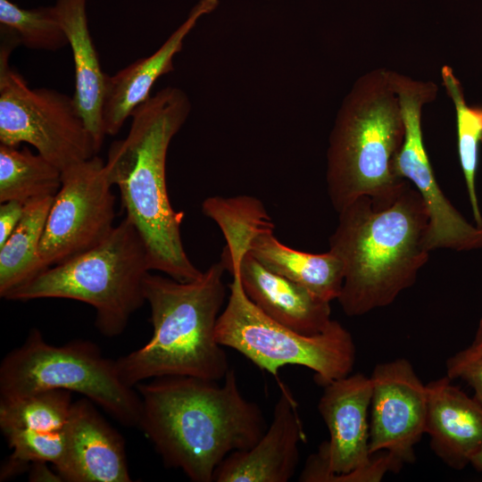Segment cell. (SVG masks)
I'll use <instances>...</instances> for the list:
<instances>
[{"mask_svg": "<svg viewBox=\"0 0 482 482\" xmlns=\"http://www.w3.org/2000/svg\"><path fill=\"white\" fill-rule=\"evenodd\" d=\"M135 388L141 403L138 428L163 463L193 482H212L229 453L252 447L266 430L261 409L244 397L232 369L221 385L168 376Z\"/></svg>", "mask_w": 482, "mask_h": 482, "instance_id": "6da1fadb", "label": "cell"}, {"mask_svg": "<svg viewBox=\"0 0 482 482\" xmlns=\"http://www.w3.org/2000/svg\"><path fill=\"white\" fill-rule=\"evenodd\" d=\"M190 112L182 89L159 90L134 110L127 136L111 144L104 162L110 183L120 190L125 217L145 243L152 270L180 282L203 272L185 251L180 233L184 212L172 208L166 185L169 145Z\"/></svg>", "mask_w": 482, "mask_h": 482, "instance_id": "7a4b0ae2", "label": "cell"}, {"mask_svg": "<svg viewBox=\"0 0 482 482\" xmlns=\"http://www.w3.org/2000/svg\"><path fill=\"white\" fill-rule=\"evenodd\" d=\"M338 213L329 252L344 266L337 301L347 316L391 304L416 281L429 256V217L408 183L386 200L361 196Z\"/></svg>", "mask_w": 482, "mask_h": 482, "instance_id": "3957f363", "label": "cell"}, {"mask_svg": "<svg viewBox=\"0 0 482 482\" xmlns=\"http://www.w3.org/2000/svg\"><path fill=\"white\" fill-rule=\"evenodd\" d=\"M225 270L220 261L187 282L148 273L145 298L153 334L143 346L116 360L124 383L135 387L146 379L168 376L214 381L225 378L228 357L215 339L226 296Z\"/></svg>", "mask_w": 482, "mask_h": 482, "instance_id": "277c9868", "label": "cell"}, {"mask_svg": "<svg viewBox=\"0 0 482 482\" xmlns=\"http://www.w3.org/2000/svg\"><path fill=\"white\" fill-rule=\"evenodd\" d=\"M403 137L390 71L361 76L341 104L327 151V190L337 212L361 196L391 199L409 183L394 168Z\"/></svg>", "mask_w": 482, "mask_h": 482, "instance_id": "5b68a950", "label": "cell"}, {"mask_svg": "<svg viewBox=\"0 0 482 482\" xmlns=\"http://www.w3.org/2000/svg\"><path fill=\"white\" fill-rule=\"evenodd\" d=\"M151 270L145 243L125 217L101 243L45 270L4 299L85 303L95 310L96 329L104 337H115L145 303V280Z\"/></svg>", "mask_w": 482, "mask_h": 482, "instance_id": "8992f818", "label": "cell"}, {"mask_svg": "<svg viewBox=\"0 0 482 482\" xmlns=\"http://www.w3.org/2000/svg\"><path fill=\"white\" fill-rule=\"evenodd\" d=\"M55 389L83 395L123 426H139L140 397L120 378L116 360L91 341L53 345L32 328L1 362L0 398Z\"/></svg>", "mask_w": 482, "mask_h": 482, "instance_id": "52a82bcc", "label": "cell"}, {"mask_svg": "<svg viewBox=\"0 0 482 482\" xmlns=\"http://www.w3.org/2000/svg\"><path fill=\"white\" fill-rule=\"evenodd\" d=\"M225 309L220 312L215 339L232 348L259 369L277 375L281 367L297 365L314 372L315 380L325 386L352 372L356 357L350 332L332 320L315 335L301 334L262 312L245 295L234 269Z\"/></svg>", "mask_w": 482, "mask_h": 482, "instance_id": "ba28073f", "label": "cell"}, {"mask_svg": "<svg viewBox=\"0 0 482 482\" xmlns=\"http://www.w3.org/2000/svg\"><path fill=\"white\" fill-rule=\"evenodd\" d=\"M17 38L1 31L0 143L32 145L62 171L96 155L95 139L72 96L47 87L30 88L10 64Z\"/></svg>", "mask_w": 482, "mask_h": 482, "instance_id": "9c48e42d", "label": "cell"}, {"mask_svg": "<svg viewBox=\"0 0 482 482\" xmlns=\"http://www.w3.org/2000/svg\"><path fill=\"white\" fill-rule=\"evenodd\" d=\"M370 377L348 375L324 386L319 412L329 433L310 455L300 474L302 482H378L402 464L390 453H370Z\"/></svg>", "mask_w": 482, "mask_h": 482, "instance_id": "30bf717a", "label": "cell"}, {"mask_svg": "<svg viewBox=\"0 0 482 482\" xmlns=\"http://www.w3.org/2000/svg\"><path fill=\"white\" fill-rule=\"evenodd\" d=\"M393 88L404 123L403 145L395 160V173L420 195L429 217L428 247L457 252L482 249V226L470 224L440 188L428 153L421 128L422 108L436 99L437 86L399 74Z\"/></svg>", "mask_w": 482, "mask_h": 482, "instance_id": "8fae6325", "label": "cell"}, {"mask_svg": "<svg viewBox=\"0 0 482 482\" xmlns=\"http://www.w3.org/2000/svg\"><path fill=\"white\" fill-rule=\"evenodd\" d=\"M104 162L97 155L62 171L40 242L46 269L104 240L115 227V195Z\"/></svg>", "mask_w": 482, "mask_h": 482, "instance_id": "7c38bea8", "label": "cell"}, {"mask_svg": "<svg viewBox=\"0 0 482 482\" xmlns=\"http://www.w3.org/2000/svg\"><path fill=\"white\" fill-rule=\"evenodd\" d=\"M370 379V453L414 462L415 446L426 434L427 386L405 358L377 364Z\"/></svg>", "mask_w": 482, "mask_h": 482, "instance_id": "4fadbf2b", "label": "cell"}, {"mask_svg": "<svg viewBox=\"0 0 482 482\" xmlns=\"http://www.w3.org/2000/svg\"><path fill=\"white\" fill-rule=\"evenodd\" d=\"M304 437L296 402L281 386L269 428L252 447L229 453L216 469L213 481L287 482L295 473Z\"/></svg>", "mask_w": 482, "mask_h": 482, "instance_id": "5bb4252c", "label": "cell"}, {"mask_svg": "<svg viewBox=\"0 0 482 482\" xmlns=\"http://www.w3.org/2000/svg\"><path fill=\"white\" fill-rule=\"evenodd\" d=\"M66 458L59 475L68 482H130L125 442L83 397L72 403L65 427Z\"/></svg>", "mask_w": 482, "mask_h": 482, "instance_id": "9a60e30c", "label": "cell"}, {"mask_svg": "<svg viewBox=\"0 0 482 482\" xmlns=\"http://www.w3.org/2000/svg\"><path fill=\"white\" fill-rule=\"evenodd\" d=\"M218 5L219 0H199L154 53L113 75H105L102 117L106 136L118 134L134 110L151 96L156 80L174 70L173 59L182 50L186 37L204 15Z\"/></svg>", "mask_w": 482, "mask_h": 482, "instance_id": "2e32d148", "label": "cell"}, {"mask_svg": "<svg viewBox=\"0 0 482 482\" xmlns=\"http://www.w3.org/2000/svg\"><path fill=\"white\" fill-rule=\"evenodd\" d=\"M274 223L258 200L253 212L248 250L264 267L281 275L322 300L338 298L344 266L331 252L311 253L281 243L274 236Z\"/></svg>", "mask_w": 482, "mask_h": 482, "instance_id": "e0dca14e", "label": "cell"}, {"mask_svg": "<svg viewBox=\"0 0 482 482\" xmlns=\"http://www.w3.org/2000/svg\"><path fill=\"white\" fill-rule=\"evenodd\" d=\"M452 381L446 375L426 385V434L436 455L460 470L482 445V406Z\"/></svg>", "mask_w": 482, "mask_h": 482, "instance_id": "ac0fdd59", "label": "cell"}, {"mask_svg": "<svg viewBox=\"0 0 482 482\" xmlns=\"http://www.w3.org/2000/svg\"><path fill=\"white\" fill-rule=\"evenodd\" d=\"M86 4L87 0H56L54 7L72 52V97L99 151L106 136L102 117L106 73L88 28Z\"/></svg>", "mask_w": 482, "mask_h": 482, "instance_id": "d6986e66", "label": "cell"}, {"mask_svg": "<svg viewBox=\"0 0 482 482\" xmlns=\"http://www.w3.org/2000/svg\"><path fill=\"white\" fill-rule=\"evenodd\" d=\"M54 196L27 203L19 224L0 246V296L26 284L46 270L39 246Z\"/></svg>", "mask_w": 482, "mask_h": 482, "instance_id": "ffe728a7", "label": "cell"}, {"mask_svg": "<svg viewBox=\"0 0 482 482\" xmlns=\"http://www.w3.org/2000/svg\"><path fill=\"white\" fill-rule=\"evenodd\" d=\"M62 185V170L28 147L19 149L0 144V202L23 204L54 196Z\"/></svg>", "mask_w": 482, "mask_h": 482, "instance_id": "44dd1931", "label": "cell"}, {"mask_svg": "<svg viewBox=\"0 0 482 482\" xmlns=\"http://www.w3.org/2000/svg\"><path fill=\"white\" fill-rule=\"evenodd\" d=\"M72 403L71 392L57 389L0 398V429L63 431Z\"/></svg>", "mask_w": 482, "mask_h": 482, "instance_id": "7402d4cb", "label": "cell"}, {"mask_svg": "<svg viewBox=\"0 0 482 482\" xmlns=\"http://www.w3.org/2000/svg\"><path fill=\"white\" fill-rule=\"evenodd\" d=\"M443 84L456 113L458 154L476 225L482 226V215L476 189L479 145L482 142V107L469 106L462 87L452 68L441 69Z\"/></svg>", "mask_w": 482, "mask_h": 482, "instance_id": "603a6c76", "label": "cell"}, {"mask_svg": "<svg viewBox=\"0 0 482 482\" xmlns=\"http://www.w3.org/2000/svg\"><path fill=\"white\" fill-rule=\"evenodd\" d=\"M0 27L12 32L29 49L57 51L68 45L54 5L24 9L0 0Z\"/></svg>", "mask_w": 482, "mask_h": 482, "instance_id": "cb8c5ba5", "label": "cell"}, {"mask_svg": "<svg viewBox=\"0 0 482 482\" xmlns=\"http://www.w3.org/2000/svg\"><path fill=\"white\" fill-rule=\"evenodd\" d=\"M64 430L57 432L29 429L3 431L12 452L1 469L0 480L16 476L25 470L29 464L38 461L53 464L59 474L66 458Z\"/></svg>", "mask_w": 482, "mask_h": 482, "instance_id": "d4e9b609", "label": "cell"}, {"mask_svg": "<svg viewBox=\"0 0 482 482\" xmlns=\"http://www.w3.org/2000/svg\"><path fill=\"white\" fill-rule=\"evenodd\" d=\"M446 375L465 381L474 391L473 398L482 406V356L465 349L448 358Z\"/></svg>", "mask_w": 482, "mask_h": 482, "instance_id": "484cf974", "label": "cell"}, {"mask_svg": "<svg viewBox=\"0 0 482 482\" xmlns=\"http://www.w3.org/2000/svg\"><path fill=\"white\" fill-rule=\"evenodd\" d=\"M22 203L6 201L0 205V246L8 239L19 224L24 212Z\"/></svg>", "mask_w": 482, "mask_h": 482, "instance_id": "4316f807", "label": "cell"}, {"mask_svg": "<svg viewBox=\"0 0 482 482\" xmlns=\"http://www.w3.org/2000/svg\"><path fill=\"white\" fill-rule=\"evenodd\" d=\"M31 471L29 475L30 481H62L59 474L53 473L46 462H34L32 463Z\"/></svg>", "mask_w": 482, "mask_h": 482, "instance_id": "83f0119b", "label": "cell"}, {"mask_svg": "<svg viewBox=\"0 0 482 482\" xmlns=\"http://www.w3.org/2000/svg\"><path fill=\"white\" fill-rule=\"evenodd\" d=\"M465 350L472 354L482 356V318L479 320L471 345Z\"/></svg>", "mask_w": 482, "mask_h": 482, "instance_id": "f1b7e54d", "label": "cell"}, {"mask_svg": "<svg viewBox=\"0 0 482 482\" xmlns=\"http://www.w3.org/2000/svg\"><path fill=\"white\" fill-rule=\"evenodd\" d=\"M470 464H471L477 470L482 472V445L471 455Z\"/></svg>", "mask_w": 482, "mask_h": 482, "instance_id": "f546056e", "label": "cell"}]
</instances>
